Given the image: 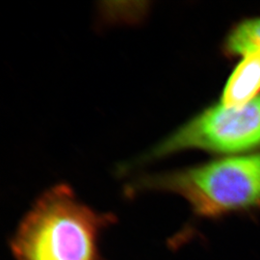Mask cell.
Returning a JSON list of instances; mask_svg holds the SVG:
<instances>
[{
	"mask_svg": "<svg viewBox=\"0 0 260 260\" xmlns=\"http://www.w3.org/2000/svg\"><path fill=\"white\" fill-rule=\"evenodd\" d=\"M112 219L80 202L70 186L58 184L24 216L12 250L18 260H98L100 233Z\"/></svg>",
	"mask_w": 260,
	"mask_h": 260,
	"instance_id": "6da1fadb",
	"label": "cell"
},
{
	"mask_svg": "<svg viewBox=\"0 0 260 260\" xmlns=\"http://www.w3.org/2000/svg\"><path fill=\"white\" fill-rule=\"evenodd\" d=\"M128 188L130 194L145 191L177 194L200 217L260 212V152L148 175Z\"/></svg>",
	"mask_w": 260,
	"mask_h": 260,
	"instance_id": "7a4b0ae2",
	"label": "cell"
},
{
	"mask_svg": "<svg viewBox=\"0 0 260 260\" xmlns=\"http://www.w3.org/2000/svg\"><path fill=\"white\" fill-rule=\"evenodd\" d=\"M260 147V95L240 107L213 104L197 114L140 159L141 163L188 149L218 154Z\"/></svg>",
	"mask_w": 260,
	"mask_h": 260,
	"instance_id": "3957f363",
	"label": "cell"
},
{
	"mask_svg": "<svg viewBox=\"0 0 260 260\" xmlns=\"http://www.w3.org/2000/svg\"><path fill=\"white\" fill-rule=\"evenodd\" d=\"M260 93V49L242 56L224 84L221 103L228 107L246 105Z\"/></svg>",
	"mask_w": 260,
	"mask_h": 260,
	"instance_id": "277c9868",
	"label": "cell"
},
{
	"mask_svg": "<svg viewBox=\"0 0 260 260\" xmlns=\"http://www.w3.org/2000/svg\"><path fill=\"white\" fill-rule=\"evenodd\" d=\"M257 49H260V17L234 24L223 40V54L231 58Z\"/></svg>",
	"mask_w": 260,
	"mask_h": 260,
	"instance_id": "5b68a950",
	"label": "cell"
}]
</instances>
